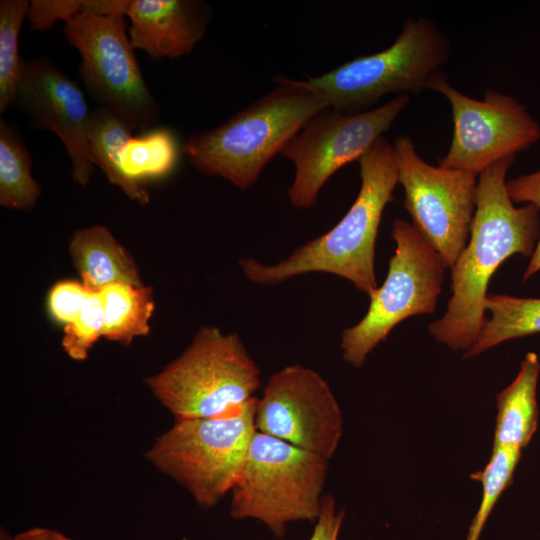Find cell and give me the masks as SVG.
<instances>
[{
  "mask_svg": "<svg viewBox=\"0 0 540 540\" xmlns=\"http://www.w3.org/2000/svg\"><path fill=\"white\" fill-rule=\"evenodd\" d=\"M30 1H0V113L16 101L25 61L19 55V35Z\"/></svg>",
  "mask_w": 540,
  "mask_h": 540,
  "instance_id": "obj_23",
  "label": "cell"
},
{
  "mask_svg": "<svg viewBox=\"0 0 540 540\" xmlns=\"http://www.w3.org/2000/svg\"><path fill=\"white\" fill-rule=\"evenodd\" d=\"M539 374V357L535 352H528L515 379L498 393L493 448L512 447L522 450L530 443L538 426Z\"/></svg>",
  "mask_w": 540,
  "mask_h": 540,
  "instance_id": "obj_17",
  "label": "cell"
},
{
  "mask_svg": "<svg viewBox=\"0 0 540 540\" xmlns=\"http://www.w3.org/2000/svg\"><path fill=\"white\" fill-rule=\"evenodd\" d=\"M13 537L14 536H11L10 533L5 529V528H1V532H0V540H13Z\"/></svg>",
  "mask_w": 540,
  "mask_h": 540,
  "instance_id": "obj_31",
  "label": "cell"
},
{
  "mask_svg": "<svg viewBox=\"0 0 540 540\" xmlns=\"http://www.w3.org/2000/svg\"><path fill=\"white\" fill-rule=\"evenodd\" d=\"M328 459L256 430L232 489L230 515L256 519L283 537L294 521L318 518Z\"/></svg>",
  "mask_w": 540,
  "mask_h": 540,
  "instance_id": "obj_7",
  "label": "cell"
},
{
  "mask_svg": "<svg viewBox=\"0 0 540 540\" xmlns=\"http://www.w3.org/2000/svg\"><path fill=\"white\" fill-rule=\"evenodd\" d=\"M13 540H72L63 533L45 527H33L13 537Z\"/></svg>",
  "mask_w": 540,
  "mask_h": 540,
  "instance_id": "obj_30",
  "label": "cell"
},
{
  "mask_svg": "<svg viewBox=\"0 0 540 540\" xmlns=\"http://www.w3.org/2000/svg\"><path fill=\"white\" fill-rule=\"evenodd\" d=\"M255 427L329 459L342 437L343 417L328 382L316 371L293 364L268 379L257 402Z\"/></svg>",
  "mask_w": 540,
  "mask_h": 540,
  "instance_id": "obj_13",
  "label": "cell"
},
{
  "mask_svg": "<svg viewBox=\"0 0 540 540\" xmlns=\"http://www.w3.org/2000/svg\"><path fill=\"white\" fill-rule=\"evenodd\" d=\"M68 251L82 284L92 291L115 283L143 284L131 254L104 226L75 231Z\"/></svg>",
  "mask_w": 540,
  "mask_h": 540,
  "instance_id": "obj_16",
  "label": "cell"
},
{
  "mask_svg": "<svg viewBox=\"0 0 540 540\" xmlns=\"http://www.w3.org/2000/svg\"><path fill=\"white\" fill-rule=\"evenodd\" d=\"M125 16L83 12L65 23L64 36L81 55L79 76L91 97L132 130H147L160 107L140 69Z\"/></svg>",
  "mask_w": 540,
  "mask_h": 540,
  "instance_id": "obj_9",
  "label": "cell"
},
{
  "mask_svg": "<svg viewBox=\"0 0 540 540\" xmlns=\"http://www.w3.org/2000/svg\"><path fill=\"white\" fill-rule=\"evenodd\" d=\"M182 145L167 127H154L132 136L120 152L122 174L144 204L150 199L146 183L169 176L176 168Z\"/></svg>",
  "mask_w": 540,
  "mask_h": 540,
  "instance_id": "obj_18",
  "label": "cell"
},
{
  "mask_svg": "<svg viewBox=\"0 0 540 540\" xmlns=\"http://www.w3.org/2000/svg\"><path fill=\"white\" fill-rule=\"evenodd\" d=\"M86 0H33L27 14L32 30L47 31L63 20L65 23L85 12Z\"/></svg>",
  "mask_w": 540,
  "mask_h": 540,
  "instance_id": "obj_27",
  "label": "cell"
},
{
  "mask_svg": "<svg viewBox=\"0 0 540 540\" xmlns=\"http://www.w3.org/2000/svg\"><path fill=\"white\" fill-rule=\"evenodd\" d=\"M409 95H397L367 111L346 114L326 108L315 114L282 149L295 166L288 189L293 207L315 205L323 185L346 164L360 157L383 136L405 109Z\"/></svg>",
  "mask_w": 540,
  "mask_h": 540,
  "instance_id": "obj_11",
  "label": "cell"
},
{
  "mask_svg": "<svg viewBox=\"0 0 540 540\" xmlns=\"http://www.w3.org/2000/svg\"><path fill=\"white\" fill-rule=\"evenodd\" d=\"M211 14L200 0H130L125 16L134 49L174 59L190 53L204 37Z\"/></svg>",
  "mask_w": 540,
  "mask_h": 540,
  "instance_id": "obj_15",
  "label": "cell"
},
{
  "mask_svg": "<svg viewBox=\"0 0 540 540\" xmlns=\"http://www.w3.org/2000/svg\"><path fill=\"white\" fill-rule=\"evenodd\" d=\"M98 293L104 311L103 337L129 345L136 337L149 334V321L155 309L151 287L115 283Z\"/></svg>",
  "mask_w": 540,
  "mask_h": 540,
  "instance_id": "obj_19",
  "label": "cell"
},
{
  "mask_svg": "<svg viewBox=\"0 0 540 540\" xmlns=\"http://www.w3.org/2000/svg\"><path fill=\"white\" fill-rule=\"evenodd\" d=\"M358 162L361 187L343 218L331 230L298 247L277 264L265 265L253 258L240 260L248 280L271 286L297 275L323 272L350 281L369 297L376 291L378 230L398 183L393 144L381 136Z\"/></svg>",
  "mask_w": 540,
  "mask_h": 540,
  "instance_id": "obj_2",
  "label": "cell"
},
{
  "mask_svg": "<svg viewBox=\"0 0 540 540\" xmlns=\"http://www.w3.org/2000/svg\"><path fill=\"white\" fill-rule=\"evenodd\" d=\"M145 382L175 420L216 418L255 397L260 369L237 334L203 326L177 358Z\"/></svg>",
  "mask_w": 540,
  "mask_h": 540,
  "instance_id": "obj_4",
  "label": "cell"
},
{
  "mask_svg": "<svg viewBox=\"0 0 540 540\" xmlns=\"http://www.w3.org/2000/svg\"><path fill=\"white\" fill-rule=\"evenodd\" d=\"M274 80L270 92L182 143V154L193 167L246 190L315 114L329 108L302 80L285 76Z\"/></svg>",
  "mask_w": 540,
  "mask_h": 540,
  "instance_id": "obj_3",
  "label": "cell"
},
{
  "mask_svg": "<svg viewBox=\"0 0 540 540\" xmlns=\"http://www.w3.org/2000/svg\"><path fill=\"white\" fill-rule=\"evenodd\" d=\"M522 450L512 447L493 448L483 470L471 474L482 484L479 508L469 526L466 540H479L484 525L501 494L512 484Z\"/></svg>",
  "mask_w": 540,
  "mask_h": 540,
  "instance_id": "obj_24",
  "label": "cell"
},
{
  "mask_svg": "<svg viewBox=\"0 0 540 540\" xmlns=\"http://www.w3.org/2000/svg\"><path fill=\"white\" fill-rule=\"evenodd\" d=\"M15 103L37 128L51 131L63 143L75 182L89 183L94 165L88 149L92 110L80 86L50 59L25 61Z\"/></svg>",
  "mask_w": 540,
  "mask_h": 540,
  "instance_id": "obj_14",
  "label": "cell"
},
{
  "mask_svg": "<svg viewBox=\"0 0 540 540\" xmlns=\"http://www.w3.org/2000/svg\"><path fill=\"white\" fill-rule=\"evenodd\" d=\"M31 156L9 123L0 119V205L28 211L35 207L41 188L31 174Z\"/></svg>",
  "mask_w": 540,
  "mask_h": 540,
  "instance_id": "obj_21",
  "label": "cell"
},
{
  "mask_svg": "<svg viewBox=\"0 0 540 540\" xmlns=\"http://www.w3.org/2000/svg\"><path fill=\"white\" fill-rule=\"evenodd\" d=\"M515 156L503 158L477 179V201L468 243L451 268L452 295L444 315L429 324L434 339L453 351H469L486 320L488 285L509 257H531L540 237V213L532 204L515 206L507 172Z\"/></svg>",
  "mask_w": 540,
  "mask_h": 540,
  "instance_id": "obj_1",
  "label": "cell"
},
{
  "mask_svg": "<svg viewBox=\"0 0 540 540\" xmlns=\"http://www.w3.org/2000/svg\"><path fill=\"white\" fill-rule=\"evenodd\" d=\"M451 45L430 19H408L394 43L380 52L354 58L333 70L302 80L329 108L346 114L369 110L391 93L426 90L450 58Z\"/></svg>",
  "mask_w": 540,
  "mask_h": 540,
  "instance_id": "obj_5",
  "label": "cell"
},
{
  "mask_svg": "<svg viewBox=\"0 0 540 540\" xmlns=\"http://www.w3.org/2000/svg\"><path fill=\"white\" fill-rule=\"evenodd\" d=\"M92 292L82 282L72 280L57 282L47 297L50 316L64 327L71 324L82 311Z\"/></svg>",
  "mask_w": 540,
  "mask_h": 540,
  "instance_id": "obj_26",
  "label": "cell"
},
{
  "mask_svg": "<svg viewBox=\"0 0 540 540\" xmlns=\"http://www.w3.org/2000/svg\"><path fill=\"white\" fill-rule=\"evenodd\" d=\"M344 515V510L337 511L332 496H323L320 514L309 540H338Z\"/></svg>",
  "mask_w": 540,
  "mask_h": 540,
  "instance_id": "obj_29",
  "label": "cell"
},
{
  "mask_svg": "<svg viewBox=\"0 0 540 540\" xmlns=\"http://www.w3.org/2000/svg\"><path fill=\"white\" fill-rule=\"evenodd\" d=\"M133 130L112 110L99 106L92 110L88 131L91 162L97 165L108 181L118 186L129 198L144 205L139 194L122 174L120 152L133 136Z\"/></svg>",
  "mask_w": 540,
  "mask_h": 540,
  "instance_id": "obj_22",
  "label": "cell"
},
{
  "mask_svg": "<svg viewBox=\"0 0 540 540\" xmlns=\"http://www.w3.org/2000/svg\"><path fill=\"white\" fill-rule=\"evenodd\" d=\"M485 308L490 316L486 317L476 343L465 353V358L508 340L540 333V298L488 294Z\"/></svg>",
  "mask_w": 540,
  "mask_h": 540,
  "instance_id": "obj_20",
  "label": "cell"
},
{
  "mask_svg": "<svg viewBox=\"0 0 540 540\" xmlns=\"http://www.w3.org/2000/svg\"><path fill=\"white\" fill-rule=\"evenodd\" d=\"M426 90L442 94L450 103L453 137L439 166L479 176L497 161L515 156L540 138L539 124L516 98L486 90L483 99L465 95L438 72Z\"/></svg>",
  "mask_w": 540,
  "mask_h": 540,
  "instance_id": "obj_12",
  "label": "cell"
},
{
  "mask_svg": "<svg viewBox=\"0 0 540 540\" xmlns=\"http://www.w3.org/2000/svg\"><path fill=\"white\" fill-rule=\"evenodd\" d=\"M257 402L253 397L223 417L176 420L155 439L146 458L184 487L198 505H216L241 475L256 432Z\"/></svg>",
  "mask_w": 540,
  "mask_h": 540,
  "instance_id": "obj_6",
  "label": "cell"
},
{
  "mask_svg": "<svg viewBox=\"0 0 540 540\" xmlns=\"http://www.w3.org/2000/svg\"><path fill=\"white\" fill-rule=\"evenodd\" d=\"M392 144L412 225L451 269L469 240L478 176L427 163L409 136H399Z\"/></svg>",
  "mask_w": 540,
  "mask_h": 540,
  "instance_id": "obj_10",
  "label": "cell"
},
{
  "mask_svg": "<svg viewBox=\"0 0 540 540\" xmlns=\"http://www.w3.org/2000/svg\"><path fill=\"white\" fill-rule=\"evenodd\" d=\"M507 192L513 203L532 204L540 213V170L507 181ZM540 271V237L523 275L527 281Z\"/></svg>",
  "mask_w": 540,
  "mask_h": 540,
  "instance_id": "obj_28",
  "label": "cell"
},
{
  "mask_svg": "<svg viewBox=\"0 0 540 540\" xmlns=\"http://www.w3.org/2000/svg\"><path fill=\"white\" fill-rule=\"evenodd\" d=\"M396 249L384 283L369 297L364 317L343 330V359L356 368L403 320L435 312L447 268L440 254L405 220L394 221Z\"/></svg>",
  "mask_w": 540,
  "mask_h": 540,
  "instance_id": "obj_8",
  "label": "cell"
},
{
  "mask_svg": "<svg viewBox=\"0 0 540 540\" xmlns=\"http://www.w3.org/2000/svg\"><path fill=\"white\" fill-rule=\"evenodd\" d=\"M103 333V304L99 293L93 291L78 317L64 327L61 345L71 359L83 361Z\"/></svg>",
  "mask_w": 540,
  "mask_h": 540,
  "instance_id": "obj_25",
  "label": "cell"
}]
</instances>
